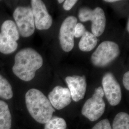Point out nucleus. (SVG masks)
<instances>
[{
	"instance_id": "nucleus-1",
	"label": "nucleus",
	"mask_w": 129,
	"mask_h": 129,
	"mask_svg": "<svg viewBox=\"0 0 129 129\" xmlns=\"http://www.w3.org/2000/svg\"><path fill=\"white\" fill-rule=\"evenodd\" d=\"M43 64V58L37 51L32 48H25L16 54L12 70L17 77L28 82L34 78Z\"/></svg>"
},
{
	"instance_id": "nucleus-2",
	"label": "nucleus",
	"mask_w": 129,
	"mask_h": 129,
	"mask_svg": "<svg viewBox=\"0 0 129 129\" xmlns=\"http://www.w3.org/2000/svg\"><path fill=\"white\" fill-rule=\"evenodd\" d=\"M26 106L33 118L41 124H45L51 119L55 111L48 99L36 88L29 89L25 96Z\"/></svg>"
},
{
	"instance_id": "nucleus-3",
	"label": "nucleus",
	"mask_w": 129,
	"mask_h": 129,
	"mask_svg": "<svg viewBox=\"0 0 129 129\" xmlns=\"http://www.w3.org/2000/svg\"><path fill=\"white\" fill-rule=\"evenodd\" d=\"M120 54V47L117 43L105 41L102 42L93 53L91 61L96 67H106L115 60Z\"/></svg>"
},
{
	"instance_id": "nucleus-4",
	"label": "nucleus",
	"mask_w": 129,
	"mask_h": 129,
	"mask_svg": "<svg viewBox=\"0 0 129 129\" xmlns=\"http://www.w3.org/2000/svg\"><path fill=\"white\" fill-rule=\"evenodd\" d=\"M102 88L99 87L95 89L92 97L85 102L81 110V114L91 121L99 120L105 110V103Z\"/></svg>"
},
{
	"instance_id": "nucleus-5",
	"label": "nucleus",
	"mask_w": 129,
	"mask_h": 129,
	"mask_svg": "<svg viewBox=\"0 0 129 129\" xmlns=\"http://www.w3.org/2000/svg\"><path fill=\"white\" fill-rule=\"evenodd\" d=\"M78 16L79 20L82 22H91L92 34L96 37L101 36L104 32L106 27V16L101 7H98L92 10L83 7L79 10Z\"/></svg>"
},
{
	"instance_id": "nucleus-6",
	"label": "nucleus",
	"mask_w": 129,
	"mask_h": 129,
	"mask_svg": "<svg viewBox=\"0 0 129 129\" xmlns=\"http://www.w3.org/2000/svg\"><path fill=\"white\" fill-rule=\"evenodd\" d=\"M19 33L23 37L31 36L35 31V24L31 7L19 6L13 14Z\"/></svg>"
},
{
	"instance_id": "nucleus-7",
	"label": "nucleus",
	"mask_w": 129,
	"mask_h": 129,
	"mask_svg": "<svg viewBox=\"0 0 129 129\" xmlns=\"http://www.w3.org/2000/svg\"><path fill=\"white\" fill-rule=\"evenodd\" d=\"M104 94L111 106H115L120 103L122 93L120 84L114 75L110 72L104 75L102 80Z\"/></svg>"
},
{
	"instance_id": "nucleus-8",
	"label": "nucleus",
	"mask_w": 129,
	"mask_h": 129,
	"mask_svg": "<svg viewBox=\"0 0 129 129\" xmlns=\"http://www.w3.org/2000/svg\"><path fill=\"white\" fill-rule=\"evenodd\" d=\"M77 19L69 16L62 23L59 31V38L60 46L64 52H70L74 46V30L77 23Z\"/></svg>"
},
{
	"instance_id": "nucleus-9",
	"label": "nucleus",
	"mask_w": 129,
	"mask_h": 129,
	"mask_svg": "<svg viewBox=\"0 0 129 129\" xmlns=\"http://www.w3.org/2000/svg\"><path fill=\"white\" fill-rule=\"evenodd\" d=\"M31 5L37 29L39 30H45L51 27L53 19L44 3L41 0H32Z\"/></svg>"
},
{
	"instance_id": "nucleus-10",
	"label": "nucleus",
	"mask_w": 129,
	"mask_h": 129,
	"mask_svg": "<svg viewBox=\"0 0 129 129\" xmlns=\"http://www.w3.org/2000/svg\"><path fill=\"white\" fill-rule=\"evenodd\" d=\"M65 80L69 87L71 98L74 102H78L82 100L85 95L87 88L85 76H68Z\"/></svg>"
},
{
	"instance_id": "nucleus-11",
	"label": "nucleus",
	"mask_w": 129,
	"mask_h": 129,
	"mask_svg": "<svg viewBox=\"0 0 129 129\" xmlns=\"http://www.w3.org/2000/svg\"><path fill=\"white\" fill-rule=\"evenodd\" d=\"M48 99L53 107L60 110L69 105L72 98L68 88L57 86L53 88L48 96Z\"/></svg>"
},
{
	"instance_id": "nucleus-12",
	"label": "nucleus",
	"mask_w": 129,
	"mask_h": 129,
	"mask_svg": "<svg viewBox=\"0 0 129 129\" xmlns=\"http://www.w3.org/2000/svg\"><path fill=\"white\" fill-rule=\"evenodd\" d=\"M98 43L97 37L91 33L86 31L79 42L78 46L81 51L89 52L93 50Z\"/></svg>"
},
{
	"instance_id": "nucleus-13",
	"label": "nucleus",
	"mask_w": 129,
	"mask_h": 129,
	"mask_svg": "<svg viewBox=\"0 0 129 129\" xmlns=\"http://www.w3.org/2000/svg\"><path fill=\"white\" fill-rule=\"evenodd\" d=\"M18 47V43L12 38L0 33V52L8 55L14 52Z\"/></svg>"
},
{
	"instance_id": "nucleus-14",
	"label": "nucleus",
	"mask_w": 129,
	"mask_h": 129,
	"mask_svg": "<svg viewBox=\"0 0 129 129\" xmlns=\"http://www.w3.org/2000/svg\"><path fill=\"white\" fill-rule=\"evenodd\" d=\"M12 116L8 105L0 100V129H11Z\"/></svg>"
},
{
	"instance_id": "nucleus-15",
	"label": "nucleus",
	"mask_w": 129,
	"mask_h": 129,
	"mask_svg": "<svg viewBox=\"0 0 129 129\" xmlns=\"http://www.w3.org/2000/svg\"><path fill=\"white\" fill-rule=\"evenodd\" d=\"M1 32L9 37L15 41L18 40L20 37L18 28L15 22L11 20L4 22L1 28Z\"/></svg>"
},
{
	"instance_id": "nucleus-16",
	"label": "nucleus",
	"mask_w": 129,
	"mask_h": 129,
	"mask_svg": "<svg viewBox=\"0 0 129 129\" xmlns=\"http://www.w3.org/2000/svg\"><path fill=\"white\" fill-rule=\"evenodd\" d=\"M112 129H129V114L124 112L118 113L113 120Z\"/></svg>"
},
{
	"instance_id": "nucleus-17",
	"label": "nucleus",
	"mask_w": 129,
	"mask_h": 129,
	"mask_svg": "<svg viewBox=\"0 0 129 129\" xmlns=\"http://www.w3.org/2000/svg\"><path fill=\"white\" fill-rule=\"evenodd\" d=\"M13 97V91L9 82L0 74V97L6 100Z\"/></svg>"
},
{
	"instance_id": "nucleus-18",
	"label": "nucleus",
	"mask_w": 129,
	"mask_h": 129,
	"mask_svg": "<svg viewBox=\"0 0 129 129\" xmlns=\"http://www.w3.org/2000/svg\"><path fill=\"white\" fill-rule=\"evenodd\" d=\"M44 129H66L67 123L64 119L56 116L52 117L45 124Z\"/></svg>"
},
{
	"instance_id": "nucleus-19",
	"label": "nucleus",
	"mask_w": 129,
	"mask_h": 129,
	"mask_svg": "<svg viewBox=\"0 0 129 129\" xmlns=\"http://www.w3.org/2000/svg\"><path fill=\"white\" fill-rule=\"evenodd\" d=\"M91 129H112V128L109 120L105 119L98 122Z\"/></svg>"
},
{
	"instance_id": "nucleus-20",
	"label": "nucleus",
	"mask_w": 129,
	"mask_h": 129,
	"mask_svg": "<svg viewBox=\"0 0 129 129\" xmlns=\"http://www.w3.org/2000/svg\"><path fill=\"white\" fill-rule=\"evenodd\" d=\"M86 31V28L83 24L77 23L75 27L74 37L76 38L81 37Z\"/></svg>"
},
{
	"instance_id": "nucleus-21",
	"label": "nucleus",
	"mask_w": 129,
	"mask_h": 129,
	"mask_svg": "<svg viewBox=\"0 0 129 129\" xmlns=\"http://www.w3.org/2000/svg\"><path fill=\"white\" fill-rule=\"evenodd\" d=\"M77 2V0H66L63 5V8L66 11H69L71 9Z\"/></svg>"
},
{
	"instance_id": "nucleus-22",
	"label": "nucleus",
	"mask_w": 129,
	"mask_h": 129,
	"mask_svg": "<svg viewBox=\"0 0 129 129\" xmlns=\"http://www.w3.org/2000/svg\"><path fill=\"white\" fill-rule=\"evenodd\" d=\"M123 84L125 88L127 90H129V72H126L123 77Z\"/></svg>"
},
{
	"instance_id": "nucleus-23",
	"label": "nucleus",
	"mask_w": 129,
	"mask_h": 129,
	"mask_svg": "<svg viewBox=\"0 0 129 129\" xmlns=\"http://www.w3.org/2000/svg\"><path fill=\"white\" fill-rule=\"evenodd\" d=\"M104 1L106 2H108V3H114V2H118L119 1H117V0H105Z\"/></svg>"
},
{
	"instance_id": "nucleus-24",
	"label": "nucleus",
	"mask_w": 129,
	"mask_h": 129,
	"mask_svg": "<svg viewBox=\"0 0 129 129\" xmlns=\"http://www.w3.org/2000/svg\"><path fill=\"white\" fill-rule=\"evenodd\" d=\"M127 31L129 32V20H128L127 24Z\"/></svg>"
},
{
	"instance_id": "nucleus-25",
	"label": "nucleus",
	"mask_w": 129,
	"mask_h": 129,
	"mask_svg": "<svg viewBox=\"0 0 129 129\" xmlns=\"http://www.w3.org/2000/svg\"><path fill=\"white\" fill-rule=\"evenodd\" d=\"M64 1H63V0H58V3H59V4H62L63 2H64Z\"/></svg>"
}]
</instances>
